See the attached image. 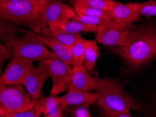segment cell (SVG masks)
Listing matches in <instances>:
<instances>
[{
  "instance_id": "1",
  "label": "cell",
  "mask_w": 156,
  "mask_h": 117,
  "mask_svg": "<svg viewBox=\"0 0 156 117\" xmlns=\"http://www.w3.org/2000/svg\"><path fill=\"white\" fill-rule=\"evenodd\" d=\"M118 53L133 68L151 60L156 56V26L134 25L129 29L127 42L119 46Z\"/></svg>"
},
{
  "instance_id": "2",
  "label": "cell",
  "mask_w": 156,
  "mask_h": 117,
  "mask_svg": "<svg viewBox=\"0 0 156 117\" xmlns=\"http://www.w3.org/2000/svg\"><path fill=\"white\" fill-rule=\"evenodd\" d=\"M46 5L37 0H0V16L16 26L40 34L47 27L44 18Z\"/></svg>"
},
{
  "instance_id": "3",
  "label": "cell",
  "mask_w": 156,
  "mask_h": 117,
  "mask_svg": "<svg viewBox=\"0 0 156 117\" xmlns=\"http://www.w3.org/2000/svg\"><path fill=\"white\" fill-rule=\"evenodd\" d=\"M101 108L111 112H129L134 107L133 98L125 91L120 81L111 78L94 77Z\"/></svg>"
},
{
  "instance_id": "4",
  "label": "cell",
  "mask_w": 156,
  "mask_h": 117,
  "mask_svg": "<svg viewBox=\"0 0 156 117\" xmlns=\"http://www.w3.org/2000/svg\"><path fill=\"white\" fill-rule=\"evenodd\" d=\"M3 43L11 50L13 57L23 60L30 63L58 58L42 42L27 34H24L23 36L11 34L6 37Z\"/></svg>"
},
{
  "instance_id": "5",
  "label": "cell",
  "mask_w": 156,
  "mask_h": 117,
  "mask_svg": "<svg viewBox=\"0 0 156 117\" xmlns=\"http://www.w3.org/2000/svg\"><path fill=\"white\" fill-rule=\"evenodd\" d=\"M34 100L26 92L22 84H0V106L9 113L23 112L35 106Z\"/></svg>"
},
{
  "instance_id": "6",
  "label": "cell",
  "mask_w": 156,
  "mask_h": 117,
  "mask_svg": "<svg viewBox=\"0 0 156 117\" xmlns=\"http://www.w3.org/2000/svg\"><path fill=\"white\" fill-rule=\"evenodd\" d=\"M133 24L117 23L98 26L96 32V42L105 46H124L129 40V29Z\"/></svg>"
},
{
  "instance_id": "7",
  "label": "cell",
  "mask_w": 156,
  "mask_h": 117,
  "mask_svg": "<svg viewBox=\"0 0 156 117\" xmlns=\"http://www.w3.org/2000/svg\"><path fill=\"white\" fill-rule=\"evenodd\" d=\"M49 68L52 79L51 95H56L68 89L73 67L59 58L42 60Z\"/></svg>"
},
{
  "instance_id": "8",
  "label": "cell",
  "mask_w": 156,
  "mask_h": 117,
  "mask_svg": "<svg viewBox=\"0 0 156 117\" xmlns=\"http://www.w3.org/2000/svg\"><path fill=\"white\" fill-rule=\"evenodd\" d=\"M40 65L36 67L31 66L23 82V86L26 88L27 93L34 100L40 98L43 85L50 77L49 68L43 61H40Z\"/></svg>"
},
{
  "instance_id": "9",
  "label": "cell",
  "mask_w": 156,
  "mask_h": 117,
  "mask_svg": "<svg viewBox=\"0 0 156 117\" xmlns=\"http://www.w3.org/2000/svg\"><path fill=\"white\" fill-rule=\"evenodd\" d=\"M33 63L11 57L4 72L0 76V84H22Z\"/></svg>"
},
{
  "instance_id": "10",
  "label": "cell",
  "mask_w": 156,
  "mask_h": 117,
  "mask_svg": "<svg viewBox=\"0 0 156 117\" xmlns=\"http://www.w3.org/2000/svg\"><path fill=\"white\" fill-rule=\"evenodd\" d=\"M76 14L73 6L61 1H56L46 5L44 11V18L48 25L64 20L73 19Z\"/></svg>"
},
{
  "instance_id": "11",
  "label": "cell",
  "mask_w": 156,
  "mask_h": 117,
  "mask_svg": "<svg viewBox=\"0 0 156 117\" xmlns=\"http://www.w3.org/2000/svg\"><path fill=\"white\" fill-rule=\"evenodd\" d=\"M17 30L20 31V33H23L24 34H27V35L32 36L33 37L37 39L41 42H42L46 46L49 48L56 55L57 58L69 64L72 67L75 66V62L73 60L72 56H71L70 48L68 46H66L62 44L61 43L52 40V39L43 36L40 34H37L30 30L25 29L24 28H22L21 27L17 26Z\"/></svg>"
},
{
  "instance_id": "12",
  "label": "cell",
  "mask_w": 156,
  "mask_h": 117,
  "mask_svg": "<svg viewBox=\"0 0 156 117\" xmlns=\"http://www.w3.org/2000/svg\"><path fill=\"white\" fill-rule=\"evenodd\" d=\"M88 72L84 65L73 67L67 91H96L94 79Z\"/></svg>"
},
{
  "instance_id": "13",
  "label": "cell",
  "mask_w": 156,
  "mask_h": 117,
  "mask_svg": "<svg viewBox=\"0 0 156 117\" xmlns=\"http://www.w3.org/2000/svg\"><path fill=\"white\" fill-rule=\"evenodd\" d=\"M98 94L97 92L80 91H68V93L60 97L62 104L65 109L68 107L75 105L90 106L97 102Z\"/></svg>"
},
{
  "instance_id": "14",
  "label": "cell",
  "mask_w": 156,
  "mask_h": 117,
  "mask_svg": "<svg viewBox=\"0 0 156 117\" xmlns=\"http://www.w3.org/2000/svg\"><path fill=\"white\" fill-rule=\"evenodd\" d=\"M110 13L115 21L122 24H132L139 20L140 15L131 9L127 4H123L121 2L113 0Z\"/></svg>"
},
{
  "instance_id": "15",
  "label": "cell",
  "mask_w": 156,
  "mask_h": 117,
  "mask_svg": "<svg viewBox=\"0 0 156 117\" xmlns=\"http://www.w3.org/2000/svg\"><path fill=\"white\" fill-rule=\"evenodd\" d=\"M36 105L44 116L51 117H62L65 107L62 104L60 98L51 95L49 97L39 98Z\"/></svg>"
},
{
  "instance_id": "16",
  "label": "cell",
  "mask_w": 156,
  "mask_h": 117,
  "mask_svg": "<svg viewBox=\"0 0 156 117\" xmlns=\"http://www.w3.org/2000/svg\"><path fill=\"white\" fill-rule=\"evenodd\" d=\"M57 30L68 34H80L81 33H95L98 27L87 25L76 20H68L48 25Z\"/></svg>"
},
{
  "instance_id": "17",
  "label": "cell",
  "mask_w": 156,
  "mask_h": 117,
  "mask_svg": "<svg viewBox=\"0 0 156 117\" xmlns=\"http://www.w3.org/2000/svg\"><path fill=\"white\" fill-rule=\"evenodd\" d=\"M40 34L43 36L56 40L68 47L72 46L80 39L82 38V36L80 34H68L57 30L54 27L49 26L42 29Z\"/></svg>"
},
{
  "instance_id": "18",
  "label": "cell",
  "mask_w": 156,
  "mask_h": 117,
  "mask_svg": "<svg viewBox=\"0 0 156 117\" xmlns=\"http://www.w3.org/2000/svg\"><path fill=\"white\" fill-rule=\"evenodd\" d=\"M100 56L99 49L95 40H87L85 53H84V67L89 72L95 67L96 61Z\"/></svg>"
},
{
  "instance_id": "19",
  "label": "cell",
  "mask_w": 156,
  "mask_h": 117,
  "mask_svg": "<svg viewBox=\"0 0 156 117\" xmlns=\"http://www.w3.org/2000/svg\"><path fill=\"white\" fill-rule=\"evenodd\" d=\"M128 6L134 12L140 16H156V1L148 0V1L139 3V2H129Z\"/></svg>"
},
{
  "instance_id": "20",
  "label": "cell",
  "mask_w": 156,
  "mask_h": 117,
  "mask_svg": "<svg viewBox=\"0 0 156 117\" xmlns=\"http://www.w3.org/2000/svg\"><path fill=\"white\" fill-rule=\"evenodd\" d=\"M72 5L76 14L87 15V16L90 17L104 18V19L113 20L111 14L108 11L93 9L84 5H80V4H72Z\"/></svg>"
},
{
  "instance_id": "21",
  "label": "cell",
  "mask_w": 156,
  "mask_h": 117,
  "mask_svg": "<svg viewBox=\"0 0 156 117\" xmlns=\"http://www.w3.org/2000/svg\"><path fill=\"white\" fill-rule=\"evenodd\" d=\"M87 40L82 37L69 47L71 56L75 62V66L84 65Z\"/></svg>"
},
{
  "instance_id": "22",
  "label": "cell",
  "mask_w": 156,
  "mask_h": 117,
  "mask_svg": "<svg viewBox=\"0 0 156 117\" xmlns=\"http://www.w3.org/2000/svg\"><path fill=\"white\" fill-rule=\"evenodd\" d=\"M112 2L113 0H71L72 4H80L108 12Z\"/></svg>"
},
{
  "instance_id": "23",
  "label": "cell",
  "mask_w": 156,
  "mask_h": 117,
  "mask_svg": "<svg viewBox=\"0 0 156 117\" xmlns=\"http://www.w3.org/2000/svg\"><path fill=\"white\" fill-rule=\"evenodd\" d=\"M73 20H76L78 21L83 22L84 24L94 25V26H100V25H115L119 22L115 21L114 20L104 19V18H99L96 17L87 16V15H82L75 14L73 18Z\"/></svg>"
},
{
  "instance_id": "24",
  "label": "cell",
  "mask_w": 156,
  "mask_h": 117,
  "mask_svg": "<svg viewBox=\"0 0 156 117\" xmlns=\"http://www.w3.org/2000/svg\"><path fill=\"white\" fill-rule=\"evenodd\" d=\"M17 31V26L0 16V43L4 42L8 36L15 34Z\"/></svg>"
},
{
  "instance_id": "25",
  "label": "cell",
  "mask_w": 156,
  "mask_h": 117,
  "mask_svg": "<svg viewBox=\"0 0 156 117\" xmlns=\"http://www.w3.org/2000/svg\"><path fill=\"white\" fill-rule=\"evenodd\" d=\"M71 117H91L89 106L86 105H75L68 107L65 109Z\"/></svg>"
},
{
  "instance_id": "26",
  "label": "cell",
  "mask_w": 156,
  "mask_h": 117,
  "mask_svg": "<svg viewBox=\"0 0 156 117\" xmlns=\"http://www.w3.org/2000/svg\"><path fill=\"white\" fill-rule=\"evenodd\" d=\"M42 114L40 109L36 104L33 108L25 110L23 112H15V113H5V117H40Z\"/></svg>"
},
{
  "instance_id": "27",
  "label": "cell",
  "mask_w": 156,
  "mask_h": 117,
  "mask_svg": "<svg viewBox=\"0 0 156 117\" xmlns=\"http://www.w3.org/2000/svg\"><path fill=\"white\" fill-rule=\"evenodd\" d=\"M12 53L3 43H0V61H6V60L11 59Z\"/></svg>"
},
{
  "instance_id": "28",
  "label": "cell",
  "mask_w": 156,
  "mask_h": 117,
  "mask_svg": "<svg viewBox=\"0 0 156 117\" xmlns=\"http://www.w3.org/2000/svg\"><path fill=\"white\" fill-rule=\"evenodd\" d=\"M103 117H133L129 112H111L101 109Z\"/></svg>"
},
{
  "instance_id": "29",
  "label": "cell",
  "mask_w": 156,
  "mask_h": 117,
  "mask_svg": "<svg viewBox=\"0 0 156 117\" xmlns=\"http://www.w3.org/2000/svg\"><path fill=\"white\" fill-rule=\"evenodd\" d=\"M37 1L43 2V3H44L46 4H48L52 3V2H56V1H61V0H37ZM61 1H62V0H61Z\"/></svg>"
},
{
  "instance_id": "30",
  "label": "cell",
  "mask_w": 156,
  "mask_h": 117,
  "mask_svg": "<svg viewBox=\"0 0 156 117\" xmlns=\"http://www.w3.org/2000/svg\"><path fill=\"white\" fill-rule=\"evenodd\" d=\"M5 113L6 112L0 106V117H5Z\"/></svg>"
},
{
  "instance_id": "31",
  "label": "cell",
  "mask_w": 156,
  "mask_h": 117,
  "mask_svg": "<svg viewBox=\"0 0 156 117\" xmlns=\"http://www.w3.org/2000/svg\"><path fill=\"white\" fill-rule=\"evenodd\" d=\"M4 63V61H0V76L2 75L1 70H2V65H3Z\"/></svg>"
},
{
  "instance_id": "32",
  "label": "cell",
  "mask_w": 156,
  "mask_h": 117,
  "mask_svg": "<svg viewBox=\"0 0 156 117\" xmlns=\"http://www.w3.org/2000/svg\"><path fill=\"white\" fill-rule=\"evenodd\" d=\"M42 117H51V116H42ZM62 117H68V116H66V115H64V114H63V116H62Z\"/></svg>"
}]
</instances>
